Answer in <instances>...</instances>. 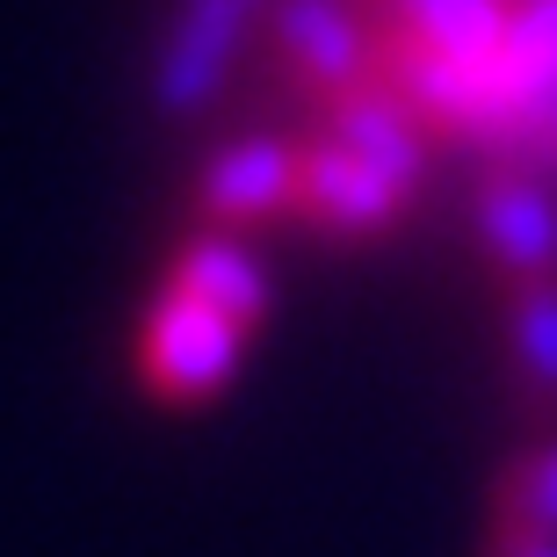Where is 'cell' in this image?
Segmentation results:
<instances>
[{"instance_id": "5", "label": "cell", "mask_w": 557, "mask_h": 557, "mask_svg": "<svg viewBox=\"0 0 557 557\" xmlns=\"http://www.w3.org/2000/svg\"><path fill=\"white\" fill-rule=\"evenodd\" d=\"M253 15H261V0H182V15L160 44V65H152V102L166 116H196L218 102Z\"/></svg>"}, {"instance_id": "6", "label": "cell", "mask_w": 557, "mask_h": 557, "mask_svg": "<svg viewBox=\"0 0 557 557\" xmlns=\"http://www.w3.org/2000/svg\"><path fill=\"white\" fill-rule=\"evenodd\" d=\"M478 247L499 269V283H550L557 275V196L543 174L493 166L478 182Z\"/></svg>"}, {"instance_id": "11", "label": "cell", "mask_w": 557, "mask_h": 557, "mask_svg": "<svg viewBox=\"0 0 557 557\" xmlns=\"http://www.w3.org/2000/svg\"><path fill=\"white\" fill-rule=\"evenodd\" d=\"M499 521L536 529V536H557V442L529 449L515 471L499 478Z\"/></svg>"}, {"instance_id": "3", "label": "cell", "mask_w": 557, "mask_h": 557, "mask_svg": "<svg viewBox=\"0 0 557 557\" xmlns=\"http://www.w3.org/2000/svg\"><path fill=\"white\" fill-rule=\"evenodd\" d=\"M297 174H305V145L297 138H232L218 145L196 174V218L203 232H261V225H283L297 218Z\"/></svg>"}, {"instance_id": "1", "label": "cell", "mask_w": 557, "mask_h": 557, "mask_svg": "<svg viewBox=\"0 0 557 557\" xmlns=\"http://www.w3.org/2000/svg\"><path fill=\"white\" fill-rule=\"evenodd\" d=\"M247 326H232L218 311H203L182 289H160L152 311L138 319V376L160 406H203L239 376L247 362Z\"/></svg>"}, {"instance_id": "8", "label": "cell", "mask_w": 557, "mask_h": 557, "mask_svg": "<svg viewBox=\"0 0 557 557\" xmlns=\"http://www.w3.org/2000/svg\"><path fill=\"white\" fill-rule=\"evenodd\" d=\"M319 109H326L319 131L333 145H348L355 160H370L398 188H420V174H428V124L413 116V102L392 81H370V87H355L341 102H319Z\"/></svg>"}, {"instance_id": "9", "label": "cell", "mask_w": 557, "mask_h": 557, "mask_svg": "<svg viewBox=\"0 0 557 557\" xmlns=\"http://www.w3.org/2000/svg\"><path fill=\"white\" fill-rule=\"evenodd\" d=\"M166 289H182L196 297L203 311L232 319V326H261L269 319V269L247 253V239H232V232H196L182 239L174 253V269H166Z\"/></svg>"}, {"instance_id": "2", "label": "cell", "mask_w": 557, "mask_h": 557, "mask_svg": "<svg viewBox=\"0 0 557 557\" xmlns=\"http://www.w3.org/2000/svg\"><path fill=\"white\" fill-rule=\"evenodd\" d=\"M269 44L311 87V102H341L384 81V37L355 15V0H269Z\"/></svg>"}, {"instance_id": "7", "label": "cell", "mask_w": 557, "mask_h": 557, "mask_svg": "<svg viewBox=\"0 0 557 557\" xmlns=\"http://www.w3.org/2000/svg\"><path fill=\"white\" fill-rule=\"evenodd\" d=\"M392 8V37L420 44L434 59L463 65L493 87V124H499V59L515 37V0H384ZM493 145V131H485Z\"/></svg>"}, {"instance_id": "4", "label": "cell", "mask_w": 557, "mask_h": 557, "mask_svg": "<svg viewBox=\"0 0 557 557\" xmlns=\"http://www.w3.org/2000/svg\"><path fill=\"white\" fill-rule=\"evenodd\" d=\"M406 203H413V188H398L392 174H376L370 160H355L348 145H333L326 131L305 138L297 218H305L311 232H326V239H384Z\"/></svg>"}, {"instance_id": "10", "label": "cell", "mask_w": 557, "mask_h": 557, "mask_svg": "<svg viewBox=\"0 0 557 557\" xmlns=\"http://www.w3.org/2000/svg\"><path fill=\"white\" fill-rule=\"evenodd\" d=\"M507 370L521 406L557 413V275L507 289Z\"/></svg>"}, {"instance_id": "12", "label": "cell", "mask_w": 557, "mask_h": 557, "mask_svg": "<svg viewBox=\"0 0 557 557\" xmlns=\"http://www.w3.org/2000/svg\"><path fill=\"white\" fill-rule=\"evenodd\" d=\"M493 557H557V536L515 529V521H493Z\"/></svg>"}]
</instances>
